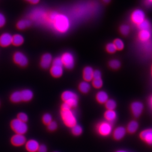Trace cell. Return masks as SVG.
<instances>
[{
  "mask_svg": "<svg viewBox=\"0 0 152 152\" xmlns=\"http://www.w3.org/2000/svg\"><path fill=\"white\" fill-rule=\"evenodd\" d=\"M48 21L52 27L60 33H66L70 27V21L67 16L57 12H52L47 16Z\"/></svg>",
  "mask_w": 152,
  "mask_h": 152,
  "instance_id": "1",
  "label": "cell"
},
{
  "mask_svg": "<svg viewBox=\"0 0 152 152\" xmlns=\"http://www.w3.org/2000/svg\"><path fill=\"white\" fill-rule=\"evenodd\" d=\"M61 116L64 123L69 128H72L77 124V119L74 112L70 110L61 111Z\"/></svg>",
  "mask_w": 152,
  "mask_h": 152,
  "instance_id": "2",
  "label": "cell"
},
{
  "mask_svg": "<svg viewBox=\"0 0 152 152\" xmlns=\"http://www.w3.org/2000/svg\"><path fill=\"white\" fill-rule=\"evenodd\" d=\"M62 99L65 103L68 104L71 108H75L78 104L77 95L75 92L66 91L64 92L62 94Z\"/></svg>",
  "mask_w": 152,
  "mask_h": 152,
  "instance_id": "3",
  "label": "cell"
},
{
  "mask_svg": "<svg viewBox=\"0 0 152 152\" xmlns=\"http://www.w3.org/2000/svg\"><path fill=\"white\" fill-rule=\"evenodd\" d=\"M10 126L16 134L24 135L27 132L28 125L26 122H22L18 119L13 120L11 122Z\"/></svg>",
  "mask_w": 152,
  "mask_h": 152,
  "instance_id": "4",
  "label": "cell"
},
{
  "mask_svg": "<svg viewBox=\"0 0 152 152\" xmlns=\"http://www.w3.org/2000/svg\"><path fill=\"white\" fill-rule=\"evenodd\" d=\"M98 133L103 137H107L112 133L113 126L112 123L104 121L98 124L96 127Z\"/></svg>",
  "mask_w": 152,
  "mask_h": 152,
  "instance_id": "5",
  "label": "cell"
},
{
  "mask_svg": "<svg viewBox=\"0 0 152 152\" xmlns=\"http://www.w3.org/2000/svg\"><path fill=\"white\" fill-rule=\"evenodd\" d=\"M63 66L68 69H71L75 66V58L70 52H66L61 56Z\"/></svg>",
  "mask_w": 152,
  "mask_h": 152,
  "instance_id": "6",
  "label": "cell"
},
{
  "mask_svg": "<svg viewBox=\"0 0 152 152\" xmlns=\"http://www.w3.org/2000/svg\"><path fill=\"white\" fill-rule=\"evenodd\" d=\"M131 19L133 23L138 25L145 20V13L140 9H137L132 12Z\"/></svg>",
  "mask_w": 152,
  "mask_h": 152,
  "instance_id": "7",
  "label": "cell"
},
{
  "mask_svg": "<svg viewBox=\"0 0 152 152\" xmlns=\"http://www.w3.org/2000/svg\"><path fill=\"white\" fill-rule=\"evenodd\" d=\"M13 61L15 63L21 67L27 66L28 59L27 56L21 52H16L13 55Z\"/></svg>",
  "mask_w": 152,
  "mask_h": 152,
  "instance_id": "8",
  "label": "cell"
},
{
  "mask_svg": "<svg viewBox=\"0 0 152 152\" xmlns=\"http://www.w3.org/2000/svg\"><path fill=\"white\" fill-rule=\"evenodd\" d=\"M143 108V104L139 101L133 102L131 105V110L135 117H138L142 114Z\"/></svg>",
  "mask_w": 152,
  "mask_h": 152,
  "instance_id": "9",
  "label": "cell"
},
{
  "mask_svg": "<svg viewBox=\"0 0 152 152\" xmlns=\"http://www.w3.org/2000/svg\"><path fill=\"white\" fill-rule=\"evenodd\" d=\"M26 142V137L22 134H16L12 137L11 142L12 144L15 146L19 147L22 146Z\"/></svg>",
  "mask_w": 152,
  "mask_h": 152,
  "instance_id": "10",
  "label": "cell"
},
{
  "mask_svg": "<svg viewBox=\"0 0 152 152\" xmlns=\"http://www.w3.org/2000/svg\"><path fill=\"white\" fill-rule=\"evenodd\" d=\"M53 58L50 53H45L42 56L40 66L43 69H48L52 63Z\"/></svg>",
  "mask_w": 152,
  "mask_h": 152,
  "instance_id": "11",
  "label": "cell"
},
{
  "mask_svg": "<svg viewBox=\"0 0 152 152\" xmlns=\"http://www.w3.org/2000/svg\"><path fill=\"white\" fill-rule=\"evenodd\" d=\"M12 43V36L9 33H4L0 36V45L2 46H7Z\"/></svg>",
  "mask_w": 152,
  "mask_h": 152,
  "instance_id": "12",
  "label": "cell"
},
{
  "mask_svg": "<svg viewBox=\"0 0 152 152\" xmlns=\"http://www.w3.org/2000/svg\"><path fill=\"white\" fill-rule=\"evenodd\" d=\"M140 137L142 140L147 143L152 145V129H147L142 131L140 134Z\"/></svg>",
  "mask_w": 152,
  "mask_h": 152,
  "instance_id": "13",
  "label": "cell"
},
{
  "mask_svg": "<svg viewBox=\"0 0 152 152\" xmlns=\"http://www.w3.org/2000/svg\"><path fill=\"white\" fill-rule=\"evenodd\" d=\"M63 66L52 65L50 69V73L53 77H59L63 74Z\"/></svg>",
  "mask_w": 152,
  "mask_h": 152,
  "instance_id": "14",
  "label": "cell"
},
{
  "mask_svg": "<svg viewBox=\"0 0 152 152\" xmlns=\"http://www.w3.org/2000/svg\"><path fill=\"white\" fill-rule=\"evenodd\" d=\"M39 144L37 141L31 139L28 141L26 143V149L29 152H37Z\"/></svg>",
  "mask_w": 152,
  "mask_h": 152,
  "instance_id": "15",
  "label": "cell"
},
{
  "mask_svg": "<svg viewBox=\"0 0 152 152\" xmlns=\"http://www.w3.org/2000/svg\"><path fill=\"white\" fill-rule=\"evenodd\" d=\"M152 37V31L140 30L139 32L138 37L140 41L143 43H147L149 42Z\"/></svg>",
  "mask_w": 152,
  "mask_h": 152,
  "instance_id": "16",
  "label": "cell"
},
{
  "mask_svg": "<svg viewBox=\"0 0 152 152\" xmlns=\"http://www.w3.org/2000/svg\"><path fill=\"white\" fill-rule=\"evenodd\" d=\"M94 71L93 69L91 67L87 66L85 68L83 74L85 81L89 82L93 80Z\"/></svg>",
  "mask_w": 152,
  "mask_h": 152,
  "instance_id": "17",
  "label": "cell"
},
{
  "mask_svg": "<svg viewBox=\"0 0 152 152\" xmlns=\"http://www.w3.org/2000/svg\"><path fill=\"white\" fill-rule=\"evenodd\" d=\"M126 129L123 126H119L114 131L113 137L116 140H119L125 137Z\"/></svg>",
  "mask_w": 152,
  "mask_h": 152,
  "instance_id": "18",
  "label": "cell"
},
{
  "mask_svg": "<svg viewBox=\"0 0 152 152\" xmlns=\"http://www.w3.org/2000/svg\"><path fill=\"white\" fill-rule=\"evenodd\" d=\"M22 101L27 102L31 100L33 98V92L31 90L29 89H24L21 91Z\"/></svg>",
  "mask_w": 152,
  "mask_h": 152,
  "instance_id": "19",
  "label": "cell"
},
{
  "mask_svg": "<svg viewBox=\"0 0 152 152\" xmlns=\"http://www.w3.org/2000/svg\"><path fill=\"white\" fill-rule=\"evenodd\" d=\"M104 118L106 121L112 122L116 120L117 118V114L114 110H107L104 113Z\"/></svg>",
  "mask_w": 152,
  "mask_h": 152,
  "instance_id": "20",
  "label": "cell"
},
{
  "mask_svg": "<svg viewBox=\"0 0 152 152\" xmlns=\"http://www.w3.org/2000/svg\"><path fill=\"white\" fill-rule=\"evenodd\" d=\"M96 99L99 103H105L109 99L108 95L106 92L104 91H99L96 95Z\"/></svg>",
  "mask_w": 152,
  "mask_h": 152,
  "instance_id": "21",
  "label": "cell"
},
{
  "mask_svg": "<svg viewBox=\"0 0 152 152\" xmlns=\"http://www.w3.org/2000/svg\"><path fill=\"white\" fill-rule=\"evenodd\" d=\"M138 123L135 121H131L127 126V131L131 134H134L136 132L138 128Z\"/></svg>",
  "mask_w": 152,
  "mask_h": 152,
  "instance_id": "22",
  "label": "cell"
},
{
  "mask_svg": "<svg viewBox=\"0 0 152 152\" xmlns=\"http://www.w3.org/2000/svg\"><path fill=\"white\" fill-rule=\"evenodd\" d=\"M91 85L89 82L83 81L79 85V91L83 93H87L90 91Z\"/></svg>",
  "mask_w": 152,
  "mask_h": 152,
  "instance_id": "23",
  "label": "cell"
},
{
  "mask_svg": "<svg viewBox=\"0 0 152 152\" xmlns=\"http://www.w3.org/2000/svg\"><path fill=\"white\" fill-rule=\"evenodd\" d=\"M31 24L30 20L28 19H22L18 21L17 24V27L20 30H23L28 27Z\"/></svg>",
  "mask_w": 152,
  "mask_h": 152,
  "instance_id": "24",
  "label": "cell"
},
{
  "mask_svg": "<svg viewBox=\"0 0 152 152\" xmlns=\"http://www.w3.org/2000/svg\"><path fill=\"white\" fill-rule=\"evenodd\" d=\"M24 42V38L20 34H16L12 36V43L15 46L21 45Z\"/></svg>",
  "mask_w": 152,
  "mask_h": 152,
  "instance_id": "25",
  "label": "cell"
},
{
  "mask_svg": "<svg viewBox=\"0 0 152 152\" xmlns=\"http://www.w3.org/2000/svg\"><path fill=\"white\" fill-rule=\"evenodd\" d=\"M10 100L14 103H18L22 101L21 91H16L12 93L10 96Z\"/></svg>",
  "mask_w": 152,
  "mask_h": 152,
  "instance_id": "26",
  "label": "cell"
},
{
  "mask_svg": "<svg viewBox=\"0 0 152 152\" xmlns=\"http://www.w3.org/2000/svg\"><path fill=\"white\" fill-rule=\"evenodd\" d=\"M137 25L138 27L140 30H151V23L148 20H146V19Z\"/></svg>",
  "mask_w": 152,
  "mask_h": 152,
  "instance_id": "27",
  "label": "cell"
},
{
  "mask_svg": "<svg viewBox=\"0 0 152 152\" xmlns=\"http://www.w3.org/2000/svg\"><path fill=\"white\" fill-rule=\"evenodd\" d=\"M105 104L106 108L109 110H114L117 106L116 102L113 99H108Z\"/></svg>",
  "mask_w": 152,
  "mask_h": 152,
  "instance_id": "28",
  "label": "cell"
},
{
  "mask_svg": "<svg viewBox=\"0 0 152 152\" xmlns=\"http://www.w3.org/2000/svg\"><path fill=\"white\" fill-rule=\"evenodd\" d=\"M72 133L73 135L75 136H79L81 134L83 131V129L81 126L80 125L76 124L72 128Z\"/></svg>",
  "mask_w": 152,
  "mask_h": 152,
  "instance_id": "29",
  "label": "cell"
},
{
  "mask_svg": "<svg viewBox=\"0 0 152 152\" xmlns=\"http://www.w3.org/2000/svg\"><path fill=\"white\" fill-rule=\"evenodd\" d=\"M114 44L117 50H122L124 48V43L122 40L120 39H117L114 41Z\"/></svg>",
  "mask_w": 152,
  "mask_h": 152,
  "instance_id": "30",
  "label": "cell"
},
{
  "mask_svg": "<svg viewBox=\"0 0 152 152\" xmlns=\"http://www.w3.org/2000/svg\"><path fill=\"white\" fill-rule=\"evenodd\" d=\"M92 81L93 86L96 89H100L103 85V82L102 79H93Z\"/></svg>",
  "mask_w": 152,
  "mask_h": 152,
  "instance_id": "31",
  "label": "cell"
},
{
  "mask_svg": "<svg viewBox=\"0 0 152 152\" xmlns=\"http://www.w3.org/2000/svg\"><path fill=\"white\" fill-rule=\"evenodd\" d=\"M121 66L120 62L117 59H113L111 61L109 62V66L112 69H117L120 68Z\"/></svg>",
  "mask_w": 152,
  "mask_h": 152,
  "instance_id": "32",
  "label": "cell"
},
{
  "mask_svg": "<svg viewBox=\"0 0 152 152\" xmlns=\"http://www.w3.org/2000/svg\"><path fill=\"white\" fill-rule=\"evenodd\" d=\"M129 31H130V27L128 25H123L121 26V33L124 36L128 35L129 34Z\"/></svg>",
  "mask_w": 152,
  "mask_h": 152,
  "instance_id": "33",
  "label": "cell"
},
{
  "mask_svg": "<svg viewBox=\"0 0 152 152\" xmlns=\"http://www.w3.org/2000/svg\"><path fill=\"white\" fill-rule=\"evenodd\" d=\"M42 121L43 123L48 125L52 121V117L50 114L46 113L43 115L42 117Z\"/></svg>",
  "mask_w": 152,
  "mask_h": 152,
  "instance_id": "34",
  "label": "cell"
},
{
  "mask_svg": "<svg viewBox=\"0 0 152 152\" xmlns=\"http://www.w3.org/2000/svg\"><path fill=\"white\" fill-rule=\"evenodd\" d=\"M106 50L109 53H113L116 52L117 50L116 48L115 47V45L113 43H110L108 44L106 46Z\"/></svg>",
  "mask_w": 152,
  "mask_h": 152,
  "instance_id": "35",
  "label": "cell"
},
{
  "mask_svg": "<svg viewBox=\"0 0 152 152\" xmlns=\"http://www.w3.org/2000/svg\"><path fill=\"white\" fill-rule=\"evenodd\" d=\"M17 119L19 120L20 121H22V122H26L28 120V117L26 113L21 112V113H20L18 114Z\"/></svg>",
  "mask_w": 152,
  "mask_h": 152,
  "instance_id": "36",
  "label": "cell"
},
{
  "mask_svg": "<svg viewBox=\"0 0 152 152\" xmlns=\"http://www.w3.org/2000/svg\"><path fill=\"white\" fill-rule=\"evenodd\" d=\"M58 125L56 122L54 121H52L48 125V128L49 131H54L57 128Z\"/></svg>",
  "mask_w": 152,
  "mask_h": 152,
  "instance_id": "37",
  "label": "cell"
},
{
  "mask_svg": "<svg viewBox=\"0 0 152 152\" xmlns=\"http://www.w3.org/2000/svg\"><path fill=\"white\" fill-rule=\"evenodd\" d=\"M6 22V17L2 13H0V27L4 26Z\"/></svg>",
  "mask_w": 152,
  "mask_h": 152,
  "instance_id": "38",
  "label": "cell"
},
{
  "mask_svg": "<svg viewBox=\"0 0 152 152\" xmlns=\"http://www.w3.org/2000/svg\"><path fill=\"white\" fill-rule=\"evenodd\" d=\"M102 74L99 70H95L94 71L93 79H101Z\"/></svg>",
  "mask_w": 152,
  "mask_h": 152,
  "instance_id": "39",
  "label": "cell"
},
{
  "mask_svg": "<svg viewBox=\"0 0 152 152\" xmlns=\"http://www.w3.org/2000/svg\"><path fill=\"white\" fill-rule=\"evenodd\" d=\"M47 151H48V149H47V147H46V146L42 144V145H39L37 152H47Z\"/></svg>",
  "mask_w": 152,
  "mask_h": 152,
  "instance_id": "40",
  "label": "cell"
},
{
  "mask_svg": "<svg viewBox=\"0 0 152 152\" xmlns=\"http://www.w3.org/2000/svg\"><path fill=\"white\" fill-rule=\"evenodd\" d=\"M70 109H72V108H71V107H70L69 105H68V104L64 102V103L62 104V106H61V110H70Z\"/></svg>",
  "mask_w": 152,
  "mask_h": 152,
  "instance_id": "41",
  "label": "cell"
},
{
  "mask_svg": "<svg viewBox=\"0 0 152 152\" xmlns=\"http://www.w3.org/2000/svg\"><path fill=\"white\" fill-rule=\"evenodd\" d=\"M145 4L148 7H152V0H145Z\"/></svg>",
  "mask_w": 152,
  "mask_h": 152,
  "instance_id": "42",
  "label": "cell"
},
{
  "mask_svg": "<svg viewBox=\"0 0 152 152\" xmlns=\"http://www.w3.org/2000/svg\"><path fill=\"white\" fill-rule=\"evenodd\" d=\"M27 1H30V2L32 3V4H36L39 1V0H27Z\"/></svg>",
  "mask_w": 152,
  "mask_h": 152,
  "instance_id": "43",
  "label": "cell"
},
{
  "mask_svg": "<svg viewBox=\"0 0 152 152\" xmlns=\"http://www.w3.org/2000/svg\"><path fill=\"white\" fill-rule=\"evenodd\" d=\"M104 3H108L111 0H102Z\"/></svg>",
  "mask_w": 152,
  "mask_h": 152,
  "instance_id": "44",
  "label": "cell"
},
{
  "mask_svg": "<svg viewBox=\"0 0 152 152\" xmlns=\"http://www.w3.org/2000/svg\"><path fill=\"white\" fill-rule=\"evenodd\" d=\"M150 105H151V107H152V96L151 97L150 99Z\"/></svg>",
  "mask_w": 152,
  "mask_h": 152,
  "instance_id": "45",
  "label": "cell"
},
{
  "mask_svg": "<svg viewBox=\"0 0 152 152\" xmlns=\"http://www.w3.org/2000/svg\"><path fill=\"white\" fill-rule=\"evenodd\" d=\"M116 152H128L126 151H124V150H120V151H117Z\"/></svg>",
  "mask_w": 152,
  "mask_h": 152,
  "instance_id": "46",
  "label": "cell"
},
{
  "mask_svg": "<svg viewBox=\"0 0 152 152\" xmlns=\"http://www.w3.org/2000/svg\"></svg>",
  "mask_w": 152,
  "mask_h": 152,
  "instance_id": "47",
  "label": "cell"
},
{
  "mask_svg": "<svg viewBox=\"0 0 152 152\" xmlns=\"http://www.w3.org/2000/svg\"></svg>",
  "mask_w": 152,
  "mask_h": 152,
  "instance_id": "48",
  "label": "cell"
}]
</instances>
